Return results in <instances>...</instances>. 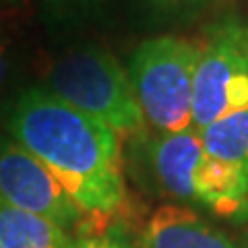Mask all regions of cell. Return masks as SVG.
Masks as SVG:
<instances>
[{
	"instance_id": "6da1fadb",
	"label": "cell",
	"mask_w": 248,
	"mask_h": 248,
	"mask_svg": "<svg viewBox=\"0 0 248 248\" xmlns=\"http://www.w3.org/2000/svg\"><path fill=\"white\" fill-rule=\"evenodd\" d=\"M6 128L56 176L83 221L102 226L124 207L120 137L104 122L33 87L15 99Z\"/></svg>"
},
{
	"instance_id": "7a4b0ae2",
	"label": "cell",
	"mask_w": 248,
	"mask_h": 248,
	"mask_svg": "<svg viewBox=\"0 0 248 248\" xmlns=\"http://www.w3.org/2000/svg\"><path fill=\"white\" fill-rule=\"evenodd\" d=\"M48 91L104 122L120 139L145 133L147 122L128 73L102 48H77L60 56L48 73Z\"/></svg>"
},
{
	"instance_id": "3957f363",
	"label": "cell",
	"mask_w": 248,
	"mask_h": 248,
	"mask_svg": "<svg viewBox=\"0 0 248 248\" xmlns=\"http://www.w3.org/2000/svg\"><path fill=\"white\" fill-rule=\"evenodd\" d=\"M199 44L186 37L145 40L128 62V79L143 118L159 135L192 128V89Z\"/></svg>"
},
{
	"instance_id": "277c9868",
	"label": "cell",
	"mask_w": 248,
	"mask_h": 248,
	"mask_svg": "<svg viewBox=\"0 0 248 248\" xmlns=\"http://www.w3.org/2000/svg\"><path fill=\"white\" fill-rule=\"evenodd\" d=\"M242 108H248V25L228 17L209 27L199 44L192 126L205 128Z\"/></svg>"
},
{
	"instance_id": "5b68a950",
	"label": "cell",
	"mask_w": 248,
	"mask_h": 248,
	"mask_svg": "<svg viewBox=\"0 0 248 248\" xmlns=\"http://www.w3.org/2000/svg\"><path fill=\"white\" fill-rule=\"evenodd\" d=\"M0 199L23 211L42 215L64 230L83 223L75 205L56 176L33 153L13 137L0 135Z\"/></svg>"
},
{
	"instance_id": "8992f818",
	"label": "cell",
	"mask_w": 248,
	"mask_h": 248,
	"mask_svg": "<svg viewBox=\"0 0 248 248\" xmlns=\"http://www.w3.org/2000/svg\"><path fill=\"white\" fill-rule=\"evenodd\" d=\"M145 143V159L151 178L164 192L178 201L199 205V176L207 153L199 128L168 135H139Z\"/></svg>"
},
{
	"instance_id": "52a82bcc",
	"label": "cell",
	"mask_w": 248,
	"mask_h": 248,
	"mask_svg": "<svg viewBox=\"0 0 248 248\" xmlns=\"http://www.w3.org/2000/svg\"><path fill=\"white\" fill-rule=\"evenodd\" d=\"M135 248H242L197 211L182 205H161L149 215Z\"/></svg>"
},
{
	"instance_id": "ba28073f",
	"label": "cell",
	"mask_w": 248,
	"mask_h": 248,
	"mask_svg": "<svg viewBox=\"0 0 248 248\" xmlns=\"http://www.w3.org/2000/svg\"><path fill=\"white\" fill-rule=\"evenodd\" d=\"M75 238L42 215L23 211L0 199V244L2 248H71Z\"/></svg>"
},
{
	"instance_id": "9c48e42d",
	"label": "cell",
	"mask_w": 248,
	"mask_h": 248,
	"mask_svg": "<svg viewBox=\"0 0 248 248\" xmlns=\"http://www.w3.org/2000/svg\"><path fill=\"white\" fill-rule=\"evenodd\" d=\"M203 149L209 157L226 161L248 174V108L199 128Z\"/></svg>"
},
{
	"instance_id": "30bf717a",
	"label": "cell",
	"mask_w": 248,
	"mask_h": 248,
	"mask_svg": "<svg viewBox=\"0 0 248 248\" xmlns=\"http://www.w3.org/2000/svg\"><path fill=\"white\" fill-rule=\"evenodd\" d=\"M71 248H135L124 242L120 236L110 232H89L81 238H77Z\"/></svg>"
},
{
	"instance_id": "8fae6325",
	"label": "cell",
	"mask_w": 248,
	"mask_h": 248,
	"mask_svg": "<svg viewBox=\"0 0 248 248\" xmlns=\"http://www.w3.org/2000/svg\"><path fill=\"white\" fill-rule=\"evenodd\" d=\"M13 73H15V54H13L9 37L0 31V95L11 85Z\"/></svg>"
},
{
	"instance_id": "7c38bea8",
	"label": "cell",
	"mask_w": 248,
	"mask_h": 248,
	"mask_svg": "<svg viewBox=\"0 0 248 248\" xmlns=\"http://www.w3.org/2000/svg\"><path fill=\"white\" fill-rule=\"evenodd\" d=\"M157 9H178V6H186V4H195L199 0H145Z\"/></svg>"
},
{
	"instance_id": "4fadbf2b",
	"label": "cell",
	"mask_w": 248,
	"mask_h": 248,
	"mask_svg": "<svg viewBox=\"0 0 248 248\" xmlns=\"http://www.w3.org/2000/svg\"><path fill=\"white\" fill-rule=\"evenodd\" d=\"M52 2H56V4H85V2H89V0H52Z\"/></svg>"
},
{
	"instance_id": "5bb4252c",
	"label": "cell",
	"mask_w": 248,
	"mask_h": 248,
	"mask_svg": "<svg viewBox=\"0 0 248 248\" xmlns=\"http://www.w3.org/2000/svg\"><path fill=\"white\" fill-rule=\"evenodd\" d=\"M0 248H2V244H0Z\"/></svg>"
}]
</instances>
